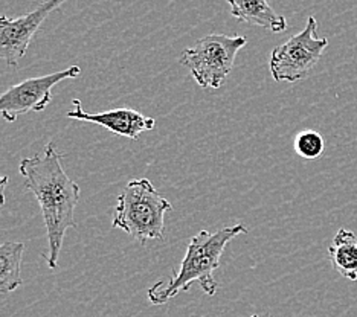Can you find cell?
<instances>
[{"label":"cell","instance_id":"obj_1","mask_svg":"<svg viewBox=\"0 0 357 317\" xmlns=\"http://www.w3.org/2000/svg\"><path fill=\"white\" fill-rule=\"evenodd\" d=\"M19 173L25 177V190L36 195L42 209L50 244L45 258L50 268H56L64 235L70 227H77L74 214L81 190L63 169L61 154L52 142L46 145L43 156L22 159Z\"/></svg>","mask_w":357,"mask_h":317},{"label":"cell","instance_id":"obj_2","mask_svg":"<svg viewBox=\"0 0 357 317\" xmlns=\"http://www.w3.org/2000/svg\"><path fill=\"white\" fill-rule=\"evenodd\" d=\"M241 233H248V227L235 224L223 227L214 233L200 231L191 237L178 272L169 281L154 284L149 290L150 302L153 305H164L178 293L190 291L194 282H199L200 288L208 296H214L218 288L214 272L220 267V259L226 246Z\"/></svg>","mask_w":357,"mask_h":317},{"label":"cell","instance_id":"obj_3","mask_svg":"<svg viewBox=\"0 0 357 317\" xmlns=\"http://www.w3.org/2000/svg\"><path fill=\"white\" fill-rule=\"evenodd\" d=\"M173 205L154 188L149 178L130 180L118 195L112 226L124 231L133 240L145 244L162 240L165 231V214Z\"/></svg>","mask_w":357,"mask_h":317},{"label":"cell","instance_id":"obj_4","mask_svg":"<svg viewBox=\"0 0 357 317\" xmlns=\"http://www.w3.org/2000/svg\"><path fill=\"white\" fill-rule=\"evenodd\" d=\"M248 43L246 37L209 34L197 40L181 56V63L188 68L192 78L204 88H218L231 73L235 56Z\"/></svg>","mask_w":357,"mask_h":317},{"label":"cell","instance_id":"obj_5","mask_svg":"<svg viewBox=\"0 0 357 317\" xmlns=\"http://www.w3.org/2000/svg\"><path fill=\"white\" fill-rule=\"evenodd\" d=\"M318 22L310 15L305 28L299 34L290 37L286 43L277 46L271 54V73L275 81H296L305 78L319 63L328 46L326 37L316 34Z\"/></svg>","mask_w":357,"mask_h":317},{"label":"cell","instance_id":"obj_6","mask_svg":"<svg viewBox=\"0 0 357 317\" xmlns=\"http://www.w3.org/2000/svg\"><path fill=\"white\" fill-rule=\"evenodd\" d=\"M79 75L81 69L70 66L66 70L22 81L0 95V115L8 122H15L20 115L28 111H43L52 101L54 86L60 81L74 79Z\"/></svg>","mask_w":357,"mask_h":317},{"label":"cell","instance_id":"obj_7","mask_svg":"<svg viewBox=\"0 0 357 317\" xmlns=\"http://www.w3.org/2000/svg\"><path fill=\"white\" fill-rule=\"evenodd\" d=\"M63 2L64 0H46L32 13L14 19L0 15V60L10 68H19L32 37L37 34L47 15Z\"/></svg>","mask_w":357,"mask_h":317},{"label":"cell","instance_id":"obj_8","mask_svg":"<svg viewBox=\"0 0 357 317\" xmlns=\"http://www.w3.org/2000/svg\"><path fill=\"white\" fill-rule=\"evenodd\" d=\"M74 110L68 111L69 119H78L92 122V124L107 128L116 136H124L128 139H139L144 132H150L156 125V121L133 109H113L102 113H87L81 107V101H72Z\"/></svg>","mask_w":357,"mask_h":317},{"label":"cell","instance_id":"obj_9","mask_svg":"<svg viewBox=\"0 0 357 317\" xmlns=\"http://www.w3.org/2000/svg\"><path fill=\"white\" fill-rule=\"evenodd\" d=\"M231 5V15L254 26H261L272 32L287 29V20L269 5L267 0H226Z\"/></svg>","mask_w":357,"mask_h":317},{"label":"cell","instance_id":"obj_10","mask_svg":"<svg viewBox=\"0 0 357 317\" xmlns=\"http://www.w3.org/2000/svg\"><path fill=\"white\" fill-rule=\"evenodd\" d=\"M335 270L348 281H357V238L354 232L340 229L328 247Z\"/></svg>","mask_w":357,"mask_h":317},{"label":"cell","instance_id":"obj_11","mask_svg":"<svg viewBox=\"0 0 357 317\" xmlns=\"http://www.w3.org/2000/svg\"><path fill=\"white\" fill-rule=\"evenodd\" d=\"M25 252L23 242L0 244V295L13 293L22 286V258Z\"/></svg>","mask_w":357,"mask_h":317},{"label":"cell","instance_id":"obj_12","mask_svg":"<svg viewBox=\"0 0 357 317\" xmlns=\"http://www.w3.org/2000/svg\"><path fill=\"white\" fill-rule=\"evenodd\" d=\"M324 148H326V144H324L322 134L313 132V130L301 132L295 139V151L307 160L321 157L324 154Z\"/></svg>","mask_w":357,"mask_h":317},{"label":"cell","instance_id":"obj_13","mask_svg":"<svg viewBox=\"0 0 357 317\" xmlns=\"http://www.w3.org/2000/svg\"><path fill=\"white\" fill-rule=\"evenodd\" d=\"M6 183H8V177L6 176H0V208L5 205V188H6Z\"/></svg>","mask_w":357,"mask_h":317},{"label":"cell","instance_id":"obj_14","mask_svg":"<svg viewBox=\"0 0 357 317\" xmlns=\"http://www.w3.org/2000/svg\"><path fill=\"white\" fill-rule=\"evenodd\" d=\"M250 317H259V316H257V314H254V316H250Z\"/></svg>","mask_w":357,"mask_h":317}]
</instances>
